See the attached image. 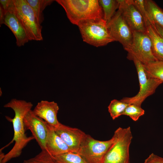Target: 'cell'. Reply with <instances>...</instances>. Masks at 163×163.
<instances>
[{
    "instance_id": "obj_15",
    "label": "cell",
    "mask_w": 163,
    "mask_h": 163,
    "mask_svg": "<svg viewBox=\"0 0 163 163\" xmlns=\"http://www.w3.org/2000/svg\"><path fill=\"white\" fill-rule=\"evenodd\" d=\"M48 128L46 147L47 150L52 156L73 152L57 134L53 127L48 124Z\"/></svg>"
},
{
    "instance_id": "obj_11",
    "label": "cell",
    "mask_w": 163,
    "mask_h": 163,
    "mask_svg": "<svg viewBox=\"0 0 163 163\" xmlns=\"http://www.w3.org/2000/svg\"><path fill=\"white\" fill-rule=\"evenodd\" d=\"M119 8L132 31L146 33V27L142 15L133 4L132 0H117Z\"/></svg>"
},
{
    "instance_id": "obj_7",
    "label": "cell",
    "mask_w": 163,
    "mask_h": 163,
    "mask_svg": "<svg viewBox=\"0 0 163 163\" xmlns=\"http://www.w3.org/2000/svg\"><path fill=\"white\" fill-rule=\"evenodd\" d=\"M114 141L113 136L109 140L101 141L86 134L77 153L88 163H102L105 154Z\"/></svg>"
},
{
    "instance_id": "obj_24",
    "label": "cell",
    "mask_w": 163,
    "mask_h": 163,
    "mask_svg": "<svg viewBox=\"0 0 163 163\" xmlns=\"http://www.w3.org/2000/svg\"><path fill=\"white\" fill-rule=\"evenodd\" d=\"M144 113L145 110L140 106L131 104H129L126 108L123 115L128 116L133 120L136 121Z\"/></svg>"
},
{
    "instance_id": "obj_6",
    "label": "cell",
    "mask_w": 163,
    "mask_h": 163,
    "mask_svg": "<svg viewBox=\"0 0 163 163\" xmlns=\"http://www.w3.org/2000/svg\"><path fill=\"white\" fill-rule=\"evenodd\" d=\"M127 58L133 61L136 67L139 90L136 95L131 97H124L121 100L129 104H133L141 106L148 97L155 93L157 88L163 82L149 77L146 72L144 65L134 57L127 56Z\"/></svg>"
},
{
    "instance_id": "obj_14",
    "label": "cell",
    "mask_w": 163,
    "mask_h": 163,
    "mask_svg": "<svg viewBox=\"0 0 163 163\" xmlns=\"http://www.w3.org/2000/svg\"><path fill=\"white\" fill-rule=\"evenodd\" d=\"M3 24L8 26L14 35L18 46H23L30 41L17 17L10 7L5 12Z\"/></svg>"
},
{
    "instance_id": "obj_16",
    "label": "cell",
    "mask_w": 163,
    "mask_h": 163,
    "mask_svg": "<svg viewBox=\"0 0 163 163\" xmlns=\"http://www.w3.org/2000/svg\"><path fill=\"white\" fill-rule=\"evenodd\" d=\"M152 42L153 54L158 60L163 61V38L151 25L146 27Z\"/></svg>"
},
{
    "instance_id": "obj_12",
    "label": "cell",
    "mask_w": 163,
    "mask_h": 163,
    "mask_svg": "<svg viewBox=\"0 0 163 163\" xmlns=\"http://www.w3.org/2000/svg\"><path fill=\"white\" fill-rule=\"evenodd\" d=\"M54 129L69 148L73 152L77 153L86 134L78 128L71 127L61 123Z\"/></svg>"
},
{
    "instance_id": "obj_9",
    "label": "cell",
    "mask_w": 163,
    "mask_h": 163,
    "mask_svg": "<svg viewBox=\"0 0 163 163\" xmlns=\"http://www.w3.org/2000/svg\"><path fill=\"white\" fill-rule=\"evenodd\" d=\"M110 33L115 41H118L126 50L131 45L133 33L118 9L111 19L107 22Z\"/></svg>"
},
{
    "instance_id": "obj_5",
    "label": "cell",
    "mask_w": 163,
    "mask_h": 163,
    "mask_svg": "<svg viewBox=\"0 0 163 163\" xmlns=\"http://www.w3.org/2000/svg\"><path fill=\"white\" fill-rule=\"evenodd\" d=\"M113 136L114 142L105 154L102 163H130L129 149L133 138L130 128L119 127Z\"/></svg>"
},
{
    "instance_id": "obj_28",
    "label": "cell",
    "mask_w": 163,
    "mask_h": 163,
    "mask_svg": "<svg viewBox=\"0 0 163 163\" xmlns=\"http://www.w3.org/2000/svg\"><path fill=\"white\" fill-rule=\"evenodd\" d=\"M151 25L157 33L163 38V28L156 24H152Z\"/></svg>"
},
{
    "instance_id": "obj_3",
    "label": "cell",
    "mask_w": 163,
    "mask_h": 163,
    "mask_svg": "<svg viewBox=\"0 0 163 163\" xmlns=\"http://www.w3.org/2000/svg\"><path fill=\"white\" fill-rule=\"evenodd\" d=\"M77 26L83 41L91 45L98 47L115 41L103 18L82 20Z\"/></svg>"
},
{
    "instance_id": "obj_18",
    "label": "cell",
    "mask_w": 163,
    "mask_h": 163,
    "mask_svg": "<svg viewBox=\"0 0 163 163\" xmlns=\"http://www.w3.org/2000/svg\"><path fill=\"white\" fill-rule=\"evenodd\" d=\"M31 7L41 24L44 20L43 11L48 5H50L54 0H26Z\"/></svg>"
},
{
    "instance_id": "obj_13",
    "label": "cell",
    "mask_w": 163,
    "mask_h": 163,
    "mask_svg": "<svg viewBox=\"0 0 163 163\" xmlns=\"http://www.w3.org/2000/svg\"><path fill=\"white\" fill-rule=\"evenodd\" d=\"M59 109L57 104L54 101L42 100L37 103L33 111L36 115L55 128L60 123L57 117Z\"/></svg>"
},
{
    "instance_id": "obj_10",
    "label": "cell",
    "mask_w": 163,
    "mask_h": 163,
    "mask_svg": "<svg viewBox=\"0 0 163 163\" xmlns=\"http://www.w3.org/2000/svg\"><path fill=\"white\" fill-rule=\"evenodd\" d=\"M25 130H29L42 150H46V142L48 133V124L36 115L32 110L24 119Z\"/></svg>"
},
{
    "instance_id": "obj_21",
    "label": "cell",
    "mask_w": 163,
    "mask_h": 163,
    "mask_svg": "<svg viewBox=\"0 0 163 163\" xmlns=\"http://www.w3.org/2000/svg\"><path fill=\"white\" fill-rule=\"evenodd\" d=\"M56 163H88L77 153L70 152L53 156Z\"/></svg>"
},
{
    "instance_id": "obj_4",
    "label": "cell",
    "mask_w": 163,
    "mask_h": 163,
    "mask_svg": "<svg viewBox=\"0 0 163 163\" xmlns=\"http://www.w3.org/2000/svg\"><path fill=\"white\" fill-rule=\"evenodd\" d=\"M9 7L16 16L29 40H43L42 27L26 0H11Z\"/></svg>"
},
{
    "instance_id": "obj_8",
    "label": "cell",
    "mask_w": 163,
    "mask_h": 163,
    "mask_svg": "<svg viewBox=\"0 0 163 163\" xmlns=\"http://www.w3.org/2000/svg\"><path fill=\"white\" fill-rule=\"evenodd\" d=\"M133 33L131 44L126 50L127 56L134 57L144 65L158 60L153 54L151 40L147 32Z\"/></svg>"
},
{
    "instance_id": "obj_19",
    "label": "cell",
    "mask_w": 163,
    "mask_h": 163,
    "mask_svg": "<svg viewBox=\"0 0 163 163\" xmlns=\"http://www.w3.org/2000/svg\"><path fill=\"white\" fill-rule=\"evenodd\" d=\"M99 2L103 11V19L107 22L114 15L116 10L118 9V0H100Z\"/></svg>"
},
{
    "instance_id": "obj_1",
    "label": "cell",
    "mask_w": 163,
    "mask_h": 163,
    "mask_svg": "<svg viewBox=\"0 0 163 163\" xmlns=\"http://www.w3.org/2000/svg\"><path fill=\"white\" fill-rule=\"evenodd\" d=\"M33 104L30 102L14 98L5 104L4 107L10 108L14 111L13 118L6 116V118L12 123L14 136L10 143L15 142L12 148L6 154L4 155L0 160V163H6L11 159L19 157L22 149L31 140L34 139L33 136L27 137L25 133L24 119L27 113L30 110Z\"/></svg>"
},
{
    "instance_id": "obj_26",
    "label": "cell",
    "mask_w": 163,
    "mask_h": 163,
    "mask_svg": "<svg viewBox=\"0 0 163 163\" xmlns=\"http://www.w3.org/2000/svg\"><path fill=\"white\" fill-rule=\"evenodd\" d=\"M144 163H163V158L152 153L145 160Z\"/></svg>"
},
{
    "instance_id": "obj_27",
    "label": "cell",
    "mask_w": 163,
    "mask_h": 163,
    "mask_svg": "<svg viewBox=\"0 0 163 163\" xmlns=\"http://www.w3.org/2000/svg\"><path fill=\"white\" fill-rule=\"evenodd\" d=\"M11 0H0V5L3 9L5 11L8 10L9 8Z\"/></svg>"
},
{
    "instance_id": "obj_22",
    "label": "cell",
    "mask_w": 163,
    "mask_h": 163,
    "mask_svg": "<svg viewBox=\"0 0 163 163\" xmlns=\"http://www.w3.org/2000/svg\"><path fill=\"white\" fill-rule=\"evenodd\" d=\"M129 105L120 100L113 99L112 100L108 108V111L113 120L118 118L123 114L127 107Z\"/></svg>"
},
{
    "instance_id": "obj_17",
    "label": "cell",
    "mask_w": 163,
    "mask_h": 163,
    "mask_svg": "<svg viewBox=\"0 0 163 163\" xmlns=\"http://www.w3.org/2000/svg\"><path fill=\"white\" fill-rule=\"evenodd\" d=\"M145 5L151 24H156L163 28V10L152 0H145Z\"/></svg>"
},
{
    "instance_id": "obj_23",
    "label": "cell",
    "mask_w": 163,
    "mask_h": 163,
    "mask_svg": "<svg viewBox=\"0 0 163 163\" xmlns=\"http://www.w3.org/2000/svg\"><path fill=\"white\" fill-rule=\"evenodd\" d=\"M23 163H56L53 156L46 150L41 151L34 157L24 160Z\"/></svg>"
},
{
    "instance_id": "obj_20",
    "label": "cell",
    "mask_w": 163,
    "mask_h": 163,
    "mask_svg": "<svg viewBox=\"0 0 163 163\" xmlns=\"http://www.w3.org/2000/svg\"><path fill=\"white\" fill-rule=\"evenodd\" d=\"M144 65L146 72L149 77L163 82V61L156 60Z\"/></svg>"
},
{
    "instance_id": "obj_29",
    "label": "cell",
    "mask_w": 163,
    "mask_h": 163,
    "mask_svg": "<svg viewBox=\"0 0 163 163\" xmlns=\"http://www.w3.org/2000/svg\"><path fill=\"white\" fill-rule=\"evenodd\" d=\"M5 11L0 5V25L3 24V21L5 16Z\"/></svg>"
},
{
    "instance_id": "obj_25",
    "label": "cell",
    "mask_w": 163,
    "mask_h": 163,
    "mask_svg": "<svg viewBox=\"0 0 163 163\" xmlns=\"http://www.w3.org/2000/svg\"><path fill=\"white\" fill-rule=\"evenodd\" d=\"M132 2L142 17L146 27L151 25L146 8L145 0H132Z\"/></svg>"
},
{
    "instance_id": "obj_2",
    "label": "cell",
    "mask_w": 163,
    "mask_h": 163,
    "mask_svg": "<svg viewBox=\"0 0 163 163\" xmlns=\"http://www.w3.org/2000/svg\"><path fill=\"white\" fill-rule=\"evenodd\" d=\"M63 7L67 16L73 24L78 25L81 21L103 18V12L99 0H56Z\"/></svg>"
}]
</instances>
